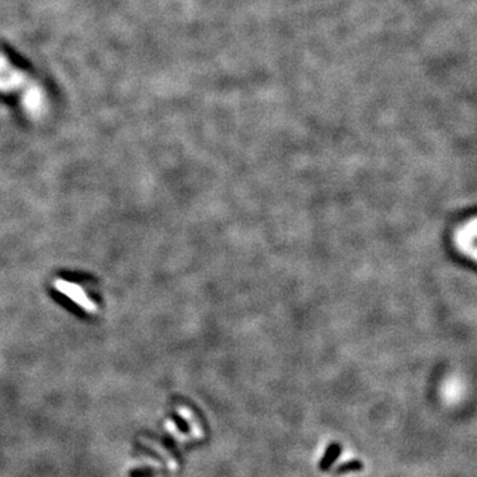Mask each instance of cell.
I'll use <instances>...</instances> for the list:
<instances>
[{
  "label": "cell",
  "mask_w": 477,
  "mask_h": 477,
  "mask_svg": "<svg viewBox=\"0 0 477 477\" xmlns=\"http://www.w3.org/2000/svg\"><path fill=\"white\" fill-rule=\"evenodd\" d=\"M54 288H56L59 292L63 293V295L68 296L72 301H75L76 304H79L82 309H85V310L89 311V313H96V311H97V305L93 304V302H91L88 297H81V296L76 295V293H73L70 289L61 285L57 280L54 281Z\"/></svg>",
  "instance_id": "1"
},
{
  "label": "cell",
  "mask_w": 477,
  "mask_h": 477,
  "mask_svg": "<svg viewBox=\"0 0 477 477\" xmlns=\"http://www.w3.org/2000/svg\"><path fill=\"white\" fill-rule=\"evenodd\" d=\"M139 442H141L142 446L148 447V448H150L151 451H154L155 453H158V455H159L160 457L163 458L164 462H166L167 467H169V469H171V471H175V469H176V462L173 458V456L170 455V453L167 452L166 449H164L163 447L160 446V444H158V443L154 442V440H151V439H149V437H144V436L139 437Z\"/></svg>",
  "instance_id": "2"
},
{
  "label": "cell",
  "mask_w": 477,
  "mask_h": 477,
  "mask_svg": "<svg viewBox=\"0 0 477 477\" xmlns=\"http://www.w3.org/2000/svg\"><path fill=\"white\" fill-rule=\"evenodd\" d=\"M176 412H178L179 416L182 417L183 420H185L186 423H187L190 431H191V432H194L195 436L200 437L201 433H203V432H201L200 427H199V424H198V421H196V419H195L194 414H192V412L190 411L189 408L185 407V406H178V407H176Z\"/></svg>",
  "instance_id": "3"
},
{
  "label": "cell",
  "mask_w": 477,
  "mask_h": 477,
  "mask_svg": "<svg viewBox=\"0 0 477 477\" xmlns=\"http://www.w3.org/2000/svg\"><path fill=\"white\" fill-rule=\"evenodd\" d=\"M341 451H342L341 446L337 444V443H333V444H332V446L326 449V452H325L322 460H321V463H320L321 471H327V469L333 465V463L336 462L337 457H338L339 453H341Z\"/></svg>",
  "instance_id": "4"
},
{
  "label": "cell",
  "mask_w": 477,
  "mask_h": 477,
  "mask_svg": "<svg viewBox=\"0 0 477 477\" xmlns=\"http://www.w3.org/2000/svg\"><path fill=\"white\" fill-rule=\"evenodd\" d=\"M148 465L150 468H154V469H160V468H162V464H160L158 460L149 457V456H143L142 458L134 460V462L132 463L133 468H142V467H148Z\"/></svg>",
  "instance_id": "5"
},
{
  "label": "cell",
  "mask_w": 477,
  "mask_h": 477,
  "mask_svg": "<svg viewBox=\"0 0 477 477\" xmlns=\"http://www.w3.org/2000/svg\"><path fill=\"white\" fill-rule=\"evenodd\" d=\"M362 468H363L362 462H359V460H352V462L345 463V464H342L339 468H337L336 474H343L348 473V472L362 471Z\"/></svg>",
  "instance_id": "6"
},
{
  "label": "cell",
  "mask_w": 477,
  "mask_h": 477,
  "mask_svg": "<svg viewBox=\"0 0 477 477\" xmlns=\"http://www.w3.org/2000/svg\"><path fill=\"white\" fill-rule=\"evenodd\" d=\"M164 428H166L170 433H173V436L175 437L176 440H179V442H185V440H187L186 433L182 432V431H179L178 424H176L175 421L166 420L164 421Z\"/></svg>",
  "instance_id": "7"
}]
</instances>
